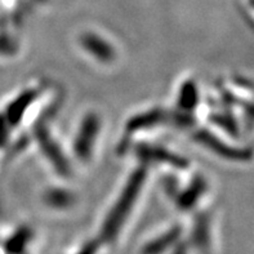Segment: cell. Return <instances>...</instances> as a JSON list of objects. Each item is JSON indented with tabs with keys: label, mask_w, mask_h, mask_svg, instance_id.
Segmentation results:
<instances>
[{
	"label": "cell",
	"mask_w": 254,
	"mask_h": 254,
	"mask_svg": "<svg viewBox=\"0 0 254 254\" xmlns=\"http://www.w3.org/2000/svg\"><path fill=\"white\" fill-rule=\"evenodd\" d=\"M36 93L35 92H26L22 96L18 97L14 102L8 107V111H6V116H8V120L12 126H16L17 123L21 120V118L23 116L25 111L27 110V107L30 106V103L35 100Z\"/></svg>",
	"instance_id": "obj_7"
},
{
	"label": "cell",
	"mask_w": 254,
	"mask_h": 254,
	"mask_svg": "<svg viewBox=\"0 0 254 254\" xmlns=\"http://www.w3.org/2000/svg\"><path fill=\"white\" fill-rule=\"evenodd\" d=\"M38 139L39 143L42 146V148L44 150L45 155L48 156L49 160L56 165L58 172L61 173H68V163L67 160L64 159V156L62 155L61 150L57 147L55 142L52 141L49 134L47 133L45 129H39L38 130Z\"/></svg>",
	"instance_id": "obj_4"
},
{
	"label": "cell",
	"mask_w": 254,
	"mask_h": 254,
	"mask_svg": "<svg viewBox=\"0 0 254 254\" xmlns=\"http://www.w3.org/2000/svg\"><path fill=\"white\" fill-rule=\"evenodd\" d=\"M168 119L167 114L159 110H154L151 113L142 114V115L135 116L128 123L129 130H138V129L148 128V127L156 126L159 123H163Z\"/></svg>",
	"instance_id": "obj_8"
},
{
	"label": "cell",
	"mask_w": 254,
	"mask_h": 254,
	"mask_svg": "<svg viewBox=\"0 0 254 254\" xmlns=\"http://www.w3.org/2000/svg\"><path fill=\"white\" fill-rule=\"evenodd\" d=\"M14 52V45H13L12 42H9L8 39L0 38V55H10Z\"/></svg>",
	"instance_id": "obj_13"
},
{
	"label": "cell",
	"mask_w": 254,
	"mask_h": 254,
	"mask_svg": "<svg viewBox=\"0 0 254 254\" xmlns=\"http://www.w3.org/2000/svg\"><path fill=\"white\" fill-rule=\"evenodd\" d=\"M178 234H180V230H172L171 232H168L167 235H164L163 238H160L159 240H156V242L151 243V244L148 245L147 253L158 254L160 252H163L177 239Z\"/></svg>",
	"instance_id": "obj_11"
},
{
	"label": "cell",
	"mask_w": 254,
	"mask_h": 254,
	"mask_svg": "<svg viewBox=\"0 0 254 254\" xmlns=\"http://www.w3.org/2000/svg\"><path fill=\"white\" fill-rule=\"evenodd\" d=\"M6 138V132H5V126H4L3 120H0V145H3L4 141Z\"/></svg>",
	"instance_id": "obj_14"
},
{
	"label": "cell",
	"mask_w": 254,
	"mask_h": 254,
	"mask_svg": "<svg viewBox=\"0 0 254 254\" xmlns=\"http://www.w3.org/2000/svg\"><path fill=\"white\" fill-rule=\"evenodd\" d=\"M81 44L90 55L98 58L100 61H111L114 58V51L111 45L107 44L100 36L93 35V34H87L81 38Z\"/></svg>",
	"instance_id": "obj_6"
},
{
	"label": "cell",
	"mask_w": 254,
	"mask_h": 254,
	"mask_svg": "<svg viewBox=\"0 0 254 254\" xmlns=\"http://www.w3.org/2000/svg\"><path fill=\"white\" fill-rule=\"evenodd\" d=\"M47 199L52 205L56 206H64L71 201L70 195H67L64 191H51Z\"/></svg>",
	"instance_id": "obj_12"
},
{
	"label": "cell",
	"mask_w": 254,
	"mask_h": 254,
	"mask_svg": "<svg viewBox=\"0 0 254 254\" xmlns=\"http://www.w3.org/2000/svg\"><path fill=\"white\" fill-rule=\"evenodd\" d=\"M204 190H205V182H204L201 178H196V180L191 184V186L181 195L178 203H180V205L182 206V208H185V209L191 208L193 204L196 203L197 199L200 197V195L204 192Z\"/></svg>",
	"instance_id": "obj_9"
},
{
	"label": "cell",
	"mask_w": 254,
	"mask_h": 254,
	"mask_svg": "<svg viewBox=\"0 0 254 254\" xmlns=\"http://www.w3.org/2000/svg\"><path fill=\"white\" fill-rule=\"evenodd\" d=\"M145 177V169H138V171H135L132 174V177L129 178L126 189L120 195L119 200L116 201L114 209L110 212L106 223L103 226L102 235L106 240H113L116 234L120 231V227L123 226L124 221H126L128 214L132 210L133 204L137 200Z\"/></svg>",
	"instance_id": "obj_1"
},
{
	"label": "cell",
	"mask_w": 254,
	"mask_h": 254,
	"mask_svg": "<svg viewBox=\"0 0 254 254\" xmlns=\"http://www.w3.org/2000/svg\"><path fill=\"white\" fill-rule=\"evenodd\" d=\"M197 141L200 143H203L208 148H210L213 152H216L217 155L222 156L225 159L234 161H248L252 159V151L248 148H238L234 146H230L221 141L219 138L214 137L210 132L206 130H200L195 134Z\"/></svg>",
	"instance_id": "obj_2"
},
{
	"label": "cell",
	"mask_w": 254,
	"mask_h": 254,
	"mask_svg": "<svg viewBox=\"0 0 254 254\" xmlns=\"http://www.w3.org/2000/svg\"><path fill=\"white\" fill-rule=\"evenodd\" d=\"M199 96H197V89L192 81H187L182 87L180 96V106L185 110H192L196 106Z\"/></svg>",
	"instance_id": "obj_10"
},
{
	"label": "cell",
	"mask_w": 254,
	"mask_h": 254,
	"mask_svg": "<svg viewBox=\"0 0 254 254\" xmlns=\"http://www.w3.org/2000/svg\"><path fill=\"white\" fill-rule=\"evenodd\" d=\"M251 5L254 8V0H251Z\"/></svg>",
	"instance_id": "obj_15"
},
{
	"label": "cell",
	"mask_w": 254,
	"mask_h": 254,
	"mask_svg": "<svg viewBox=\"0 0 254 254\" xmlns=\"http://www.w3.org/2000/svg\"><path fill=\"white\" fill-rule=\"evenodd\" d=\"M138 155L141 158L147 159V160L161 161V163H168V164L173 165L176 168H186L189 164L186 159L181 158L178 155L172 154L167 151L164 148L160 147H151V146H141L137 150Z\"/></svg>",
	"instance_id": "obj_5"
},
{
	"label": "cell",
	"mask_w": 254,
	"mask_h": 254,
	"mask_svg": "<svg viewBox=\"0 0 254 254\" xmlns=\"http://www.w3.org/2000/svg\"><path fill=\"white\" fill-rule=\"evenodd\" d=\"M98 130H100V119L93 114H89L83 120L80 130L75 139V152H76L77 158L81 160L89 159Z\"/></svg>",
	"instance_id": "obj_3"
}]
</instances>
